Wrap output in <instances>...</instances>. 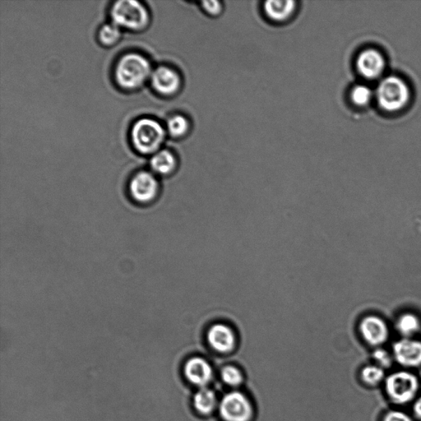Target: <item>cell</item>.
Returning a JSON list of instances; mask_svg holds the SVG:
<instances>
[{"label": "cell", "instance_id": "1", "mask_svg": "<svg viewBox=\"0 0 421 421\" xmlns=\"http://www.w3.org/2000/svg\"><path fill=\"white\" fill-rule=\"evenodd\" d=\"M152 73L151 64L147 59L140 54L129 53L119 60L115 77L123 89H134L142 85Z\"/></svg>", "mask_w": 421, "mask_h": 421}, {"label": "cell", "instance_id": "2", "mask_svg": "<svg viewBox=\"0 0 421 421\" xmlns=\"http://www.w3.org/2000/svg\"><path fill=\"white\" fill-rule=\"evenodd\" d=\"M410 96V89L406 82L396 76L383 78L376 90L379 105L390 112L404 109L408 104Z\"/></svg>", "mask_w": 421, "mask_h": 421}, {"label": "cell", "instance_id": "3", "mask_svg": "<svg viewBox=\"0 0 421 421\" xmlns=\"http://www.w3.org/2000/svg\"><path fill=\"white\" fill-rule=\"evenodd\" d=\"M131 138L134 147L141 154H154L164 141L165 131L156 120L143 118L133 124Z\"/></svg>", "mask_w": 421, "mask_h": 421}, {"label": "cell", "instance_id": "4", "mask_svg": "<svg viewBox=\"0 0 421 421\" xmlns=\"http://www.w3.org/2000/svg\"><path fill=\"white\" fill-rule=\"evenodd\" d=\"M110 13L115 24L131 30L142 29L149 20L146 8L136 0H119L114 3Z\"/></svg>", "mask_w": 421, "mask_h": 421}, {"label": "cell", "instance_id": "5", "mask_svg": "<svg viewBox=\"0 0 421 421\" xmlns=\"http://www.w3.org/2000/svg\"><path fill=\"white\" fill-rule=\"evenodd\" d=\"M419 386L418 377L408 371L393 373L387 378L385 383L388 397L394 404L399 405L413 401L418 394Z\"/></svg>", "mask_w": 421, "mask_h": 421}, {"label": "cell", "instance_id": "6", "mask_svg": "<svg viewBox=\"0 0 421 421\" xmlns=\"http://www.w3.org/2000/svg\"><path fill=\"white\" fill-rule=\"evenodd\" d=\"M205 339L212 350L221 354H228L237 348L239 335L237 330L230 323L217 321L208 326Z\"/></svg>", "mask_w": 421, "mask_h": 421}, {"label": "cell", "instance_id": "7", "mask_svg": "<svg viewBox=\"0 0 421 421\" xmlns=\"http://www.w3.org/2000/svg\"><path fill=\"white\" fill-rule=\"evenodd\" d=\"M219 411L226 421H249L253 413L251 402L239 392L226 394L220 402Z\"/></svg>", "mask_w": 421, "mask_h": 421}, {"label": "cell", "instance_id": "8", "mask_svg": "<svg viewBox=\"0 0 421 421\" xmlns=\"http://www.w3.org/2000/svg\"><path fill=\"white\" fill-rule=\"evenodd\" d=\"M158 191V182L154 175L147 171L137 173L129 183V193L133 200L142 205L154 200Z\"/></svg>", "mask_w": 421, "mask_h": 421}, {"label": "cell", "instance_id": "9", "mask_svg": "<svg viewBox=\"0 0 421 421\" xmlns=\"http://www.w3.org/2000/svg\"><path fill=\"white\" fill-rule=\"evenodd\" d=\"M359 332L367 344L379 348L385 344L390 337V328L381 317L368 316L359 323Z\"/></svg>", "mask_w": 421, "mask_h": 421}, {"label": "cell", "instance_id": "10", "mask_svg": "<svg viewBox=\"0 0 421 421\" xmlns=\"http://www.w3.org/2000/svg\"><path fill=\"white\" fill-rule=\"evenodd\" d=\"M393 356L402 367L415 368L421 365V341L413 339H402L395 342Z\"/></svg>", "mask_w": 421, "mask_h": 421}, {"label": "cell", "instance_id": "11", "mask_svg": "<svg viewBox=\"0 0 421 421\" xmlns=\"http://www.w3.org/2000/svg\"><path fill=\"white\" fill-rule=\"evenodd\" d=\"M356 68L363 77L376 80L385 71V59L377 50H364L356 59Z\"/></svg>", "mask_w": 421, "mask_h": 421}, {"label": "cell", "instance_id": "12", "mask_svg": "<svg viewBox=\"0 0 421 421\" xmlns=\"http://www.w3.org/2000/svg\"><path fill=\"white\" fill-rule=\"evenodd\" d=\"M185 377L193 385L205 387L212 381L214 372L209 362L205 359L194 356L184 365Z\"/></svg>", "mask_w": 421, "mask_h": 421}, {"label": "cell", "instance_id": "13", "mask_svg": "<svg viewBox=\"0 0 421 421\" xmlns=\"http://www.w3.org/2000/svg\"><path fill=\"white\" fill-rule=\"evenodd\" d=\"M154 89L163 95H171L177 92L180 86V77L174 69L161 66L155 69L151 76Z\"/></svg>", "mask_w": 421, "mask_h": 421}, {"label": "cell", "instance_id": "14", "mask_svg": "<svg viewBox=\"0 0 421 421\" xmlns=\"http://www.w3.org/2000/svg\"><path fill=\"white\" fill-rule=\"evenodd\" d=\"M296 3L293 0H269L265 3L266 16L272 21L280 22L288 20L293 15L296 8Z\"/></svg>", "mask_w": 421, "mask_h": 421}, {"label": "cell", "instance_id": "15", "mask_svg": "<svg viewBox=\"0 0 421 421\" xmlns=\"http://www.w3.org/2000/svg\"><path fill=\"white\" fill-rule=\"evenodd\" d=\"M421 328V321L413 313H404L397 318L396 330L404 339H413Z\"/></svg>", "mask_w": 421, "mask_h": 421}, {"label": "cell", "instance_id": "16", "mask_svg": "<svg viewBox=\"0 0 421 421\" xmlns=\"http://www.w3.org/2000/svg\"><path fill=\"white\" fill-rule=\"evenodd\" d=\"M151 168L159 175H168L177 166V159L168 150H161L156 152L151 159Z\"/></svg>", "mask_w": 421, "mask_h": 421}, {"label": "cell", "instance_id": "17", "mask_svg": "<svg viewBox=\"0 0 421 421\" xmlns=\"http://www.w3.org/2000/svg\"><path fill=\"white\" fill-rule=\"evenodd\" d=\"M193 404L198 413L203 415L212 413L217 405L215 392L206 387H201L194 395Z\"/></svg>", "mask_w": 421, "mask_h": 421}, {"label": "cell", "instance_id": "18", "mask_svg": "<svg viewBox=\"0 0 421 421\" xmlns=\"http://www.w3.org/2000/svg\"><path fill=\"white\" fill-rule=\"evenodd\" d=\"M385 369L378 365H367L362 369L363 381L369 385H376L385 378Z\"/></svg>", "mask_w": 421, "mask_h": 421}, {"label": "cell", "instance_id": "19", "mask_svg": "<svg viewBox=\"0 0 421 421\" xmlns=\"http://www.w3.org/2000/svg\"><path fill=\"white\" fill-rule=\"evenodd\" d=\"M188 128L189 121L183 115H174L168 120V131L174 138L183 136L188 131Z\"/></svg>", "mask_w": 421, "mask_h": 421}, {"label": "cell", "instance_id": "20", "mask_svg": "<svg viewBox=\"0 0 421 421\" xmlns=\"http://www.w3.org/2000/svg\"><path fill=\"white\" fill-rule=\"evenodd\" d=\"M121 31L119 30V27L115 24L114 22L108 23L101 27L99 31V38L101 43L106 45H112L119 40Z\"/></svg>", "mask_w": 421, "mask_h": 421}, {"label": "cell", "instance_id": "21", "mask_svg": "<svg viewBox=\"0 0 421 421\" xmlns=\"http://www.w3.org/2000/svg\"><path fill=\"white\" fill-rule=\"evenodd\" d=\"M350 98L353 103L360 106L367 105L373 98V91L369 87L357 85L350 92Z\"/></svg>", "mask_w": 421, "mask_h": 421}, {"label": "cell", "instance_id": "22", "mask_svg": "<svg viewBox=\"0 0 421 421\" xmlns=\"http://www.w3.org/2000/svg\"><path fill=\"white\" fill-rule=\"evenodd\" d=\"M221 378L226 385L231 387H238L243 381L242 372L234 367H226L222 369Z\"/></svg>", "mask_w": 421, "mask_h": 421}, {"label": "cell", "instance_id": "23", "mask_svg": "<svg viewBox=\"0 0 421 421\" xmlns=\"http://www.w3.org/2000/svg\"><path fill=\"white\" fill-rule=\"evenodd\" d=\"M373 358L377 365L383 369L391 367L393 362L392 355L387 350L381 348L374 351Z\"/></svg>", "mask_w": 421, "mask_h": 421}, {"label": "cell", "instance_id": "24", "mask_svg": "<svg viewBox=\"0 0 421 421\" xmlns=\"http://www.w3.org/2000/svg\"><path fill=\"white\" fill-rule=\"evenodd\" d=\"M202 6L208 15L214 16L219 15L222 8L221 3L219 1H215V0L202 2Z\"/></svg>", "mask_w": 421, "mask_h": 421}, {"label": "cell", "instance_id": "25", "mask_svg": "<svg viewBox=\"0 0 421 421\" xmlns=\"http://www.w3.org/2000/svg\"><path fill=\"white\" fill-rule=\"evenodd\" d=\"M383 421H413V420L402 411H391L385 416Z\"/></svg>", "mask_w": 421, "mask_h": 421}, {"label": "cell", "instance_id": "26", "mask_svg": "<svg viewBox=\"0 0 421 421\" xmlns=\"http://www.w3.org/2000/svg\"><path fill=\"white\" fill-rule=\"evenodd\" d=\"M414 413L418 418L421 419V397L415 401L413 406Z\"/></svg>", "mask_w": 421, "mask_h": 421}]
</instances>
